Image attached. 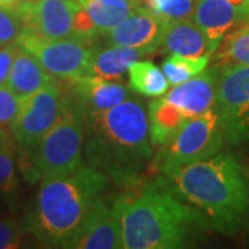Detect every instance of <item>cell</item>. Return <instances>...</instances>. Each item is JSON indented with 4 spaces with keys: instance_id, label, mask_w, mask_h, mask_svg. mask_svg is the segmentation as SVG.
<instances>
[{
    "instance_id": "cell-1",
    "label": "cell",
    "mask_w": 249,
    "mask_h": 249,
    "mask_svg": "<svg viewBox=\"0 0 249 249\" xmlns=\"http://www.w3.org/2000/svg\"><path fill=\"white\" fill-rule=\"evenodd\" d=\"M160 173L170 191L202 214L212 231L234 235L249 229V163L237 155L219 151Z\"/></svg>"
},
{
    "instance_id": "cell-2",
    "label": "cell",
    "mask_w": 249,
    "mask_h": 249,
    "mask_svg": "<svg viewBox=\"0 0 249 249\" xmlns=\"http://www.w3.org/2000/svg\"><path fill=\"white\" fill-rule=\"evenodd\" d=\"M116 204L124 249L188 248L212 231L204 216L178 199L160 178L116 196Z\"/></svg>"
},
{
    "instance_id": "cell-3",
    "label": "cell",
    "mask_w": 249,
    "mask_h": 249,
    "mask_svg": "<svg viewBox=\"0 0 249 249\" xmlns=\"http://www.w3.org/2000/svg\"><path fill=\"white\" fill-rule=\"evenodd\" d=\"M154 144L142 98L129 97L107 111L85 116L83 157L119 183H133L150 163Z\"/></svg>"
},
{
    "instance_id": "cell-4",
    "label": "cell",
    "mask_w": 249,
    "mask_h": 249,
    "mask_svg": "<svg viewBox=\"0 0 249 249\" xmlns=\"http://www.w3.org/2000/svg\"><path fill=\"white\" fill-rule=\"evenodd\" d=\"M109 186L104 172L91 166L65 178L40 181L28 230L40 244L52 248H70L86 213Z\"/></svg>"
},
{
    "instance_id": "cell-5",
    "label": "cell",
    "mask_w": 249,
    "mask_h": 249,
    "mask_svg": "<svg viewBox=\"0 0 249 249\" xmlns=\"http://www.w3.org/2000/svg\"><path fill=\"white\" fill-rule=\"evenodd\" d=\"M85 118L70 107L50 130L34 144L31 158L40 181L65 178L82 166Z\"/></svg>"
},
{
    "instance_id": "cell-6",
    "label": "cell",
    "mask_w": 249,
    "mask_h": 249,
    "mask_svg": "<svg viewBox=\"0 0 249 249\" xmlns=\"http://www.w3.org/2000/svg\"><path fill=\"white\" fill-rule=\"evenodd\" d=\"M226 142L219 112L214 107L188 119L169 142L160 145L154 166L160 172L186 166L222 151Z\"/></svg>"
},
{
    "instance_id": "cell-7",
    "label": "cell",
    "mask_w": 249,
    "mask_h": 249,
    "mask_svg": "<svg viewBox=\"0 0 249 249\" xmlns=\"http://www.w3.org/2000/svg\"><path fill=\"white\" fill-rule=\"evenodd\" d=\"M16 45L29 53L58 80H75L88 76L93 47L78 39H47L22 28Z\"/></svg>"
},
{
    "instance_id": "cell-8",
    "label": "cell",
    "mask_w": 249,
    "mask_h": 249,
    "mask_svg": "<svg viewBox=\"0 0 249 249\" xmlns=\"http://www.w3.org/2000/svg\"><path fill=\"white\" fill-rule=\"evenodd\" d=\"M57 80L19 100L17 116L9 127L13 140L19 145L36 144L70 107L68 93Z\"/></svg>"
},
{
    "instance_id": "cell-9",
    "label": "cell",
    "mask_w": 249,
    "mask_h": 249,
    "mask_svg": "<svg viewBox=\"0 0 249 249\" xmlns=\"http://www.w3.org/2000/svg\"><path fill=\"white\" fill-rule=\"evenodd\" d=\"M214 108L226 142L249 144V65H220Z\"/></svg>"
},
{
    "instance_id": "cell-10",
    "label": "cell",
    "mask_w": 249,
    "mask_h": 249,
    "mask_svg": "<svg viewBox=\"0 0 249 249\" xmlns=\"http://www.w3.org/2000/svg\"><path fill=\"white\" fill-rule=\"evenodd\" d=\"M78 0H29L18 14L24 27L47 39H78L75 21Z\"/></svg>"
},
{
    "instance_id": "cell-11",
    "label": "cell",
    "mask_w": 249,
    "mask_h": 249,
    "mask_svg": "<svg viewBox=\"0 0 249 249\" xmlns=\"http://www.w3.org/2000/svg\"><path fill=\"white\" fill-rule=\"evenodd\" d=\"M70 248L124 249L116 198L107 201L103 196H98L85 216Z\"/></svg>"
},
{
    "instance_id": "cell-12",
    "label": "cell",
    "mask_w": 249,
    "mask_h": 249,
    "mask_svg": "<svg viewBox=\"0 0 249 249\" xmlns=\"http://www.w3.org/2000/svg\"><path fill=\"white\" fill-rule=\"evenodd\" d=\"M67 93L71 107L83 118L107 111L130 97V91L124 85L96 76H82L70 80Z\"/></svg>"
},
{
    "instance_id": "cell-13",
    "label": "cell",
    "mask_w": 249,
    "mask_h": 249,
    "mask_svg": "<svg viewBox=\"0 0 249 249\" xmlns=\"http://www.w3.org/2000/svg\"><path fill=\"white\" fill-rule=\"evenodd\" d=\"M219 80V68H205L198 75L175 85L163 98L169 101L187 121L214 107Z\"/></svg>"
},
{
    "instance_id": "cell-14",
    "label": "cell",
    "mask_w": 249,
    "mask_h": 249,
    "mask_svg": "<svg viewBox=\"0 0 249 249\" xmlns=\"http://www.w3.org/2000/svg\"><path fill=\"white\" fill-rule=\"evenodd\" d=\"M249 18V0H198L191 19L217 49L229 31Z\"/></svg>"
},
{
    "instance_id": "cell-15",
    "label": "cell",
    "mask_w": 249,
    "mask_h": 249,
    "mask_svg": "<svg viewBox=\"0 0 249 249\" xmlns=\"http://www.w3.org/2000/svg\"><path fill=\"white\" fill-rule=\"evenodd\" d=\"M165 24L166 22L152 14L151 11L136 7L119 24L107 31L104 37L109 45L151 47L158 50Z\"/></svg>"
},
{
    "instance_id": "cell-16",
    "label": "cell",
    "mask_w": 249,
    "mask_h": 249,
    "mask_svg": "<svg viewBox=\"0 0 249 249\" xmlns=\"http://www.w3.org/2000/svg\"><path fill=\"white\" fill-rule=\"evenodd\" d=\"M158 49L168 54L188 57L211 55L216 52L213 43L191 18L166 22Z\"/></svg>"
},
{
    "instance_id": "cell-17",
    "label": "cell",
    "mask_w": 249,
    "mask_h": 249,
    "mask_svg": "<svg viewBox=\"0 0 249 249\" xmlns=\"http://www.w3.org/2000/svg\"><path fill=\"white\" fill-rule=\"evenodd\" d=\"M155 52L157 50L151 47H129L122 45L93 49L88 67V76L107 80L122 79L133 62Z\"/></svg>"
},
{
    "instance_id": "cell-18",
    "label": "cell",
    "mask_w": 249,
    "mask_h": 249,
    "mask_svg": "<svg viewBox=\"0 0 249 249\" xmlns=\"http://www.w3.org/2000/svg\"><path fill=\"white\" fill-rule=\"evenodd\" d=\"M54 79L55 78L46 71L36 58L17 46L6 86L19 100L42 89L45 85Z\"/></svg>"
},
{
    "instance_id": "cell-19",
    "label": "cell",
    "mask_w": 249,
    "mask_h": 249,
    "mask_svg": "<svg viewBox=\"0 0 249 249\" xmlns=\"http://www.w3.org/2000/svg\"><path fill=\"white\" fill-rule=\"evenodd\" d=\"M147 115L152 144L158 147L169 142L184 122H187L186 118L162 96L154 97L148 103Z\"/></svg>"
},
{
    "instance_id": "cell-20",
    "label": "cell",
    "mask_w": 249,
    "mask_h": 249,
    "mask_svg": "<svg viewBox=\"0 0 249 249\" xmlns=\"http://www.w3.org/2000/svg\"><path fill=\"white\" fill-rule=\"evenodd\" d=\"M88 13L98 35H104L126 18L137 6L132 0H78Z\"/></svg>"
},
{
    "instance_id": "cell-21",
    "label": "cell",
    "mask_w": 249,
    "mask_h": 249,
    "mask_svg": "<svg viewBox=\"0 0 249 249\" xmlns=\"http://www.w3.org/2000/svg\"><path fill=\"white\" fill-rule=\"evenodd\" d=\"M129 88L145 97H160L170 89L163 71L151 61H136L129 68Z\"/></svg>"
},
{
    "instance_id": "cell-22",
    "label": "cell",
    "mask_w": 249,
    "mask_h": 249,
    "mask_svg": "<svg viewBox=\"0 0 249 249\" xmlns=\"http://www.w3.org/2000/svg\"><path fill=\"white\" fill-rule=\"evenodd\" d=\"M216 50L220 65H249V24H238L231 34H226Z\"/></svg>"
},
{
    "instance_id": "cell-23",
    "label": "cell",
    "mask_w": 249,
    "mask_h": 249,
    "mask_svg": "<svg viewBox=\"0 0 249 249\" xmlns=\"http://www.w3.org/2000/svg\"><path fill=\"white\" fill-rule=\"evenodd\" d=\"M208 64L209 55L188 57L180 54H169V57L162 64V71L170 85L175 86L204 71Z\"/></svg>"
},
{
    "instance_id": "cell-24",
    "label": "cell",
    "mask_w": 249,
    "mask_h": 249,
    "mask_svg": "<svg viewBox=\"0 0 249 249\" xmlns=\"http://www.w3.org/2000/svg\"><path fill=\"white\" fill-rule=\"evenodd\" d=\"M137 7L151 11L163 22L190 19L198 0H133Z\"/></svg>"
},
{
    "instance_id": "cell-25",
    "label": "cell",
    "mask_w": 249,
    "mask_h": 249,
    "mask_svg": "<svg viewBox=\"0 0 249 249\" xmlns=\"http://www.w3.org/2000/svg\"><path fill=\"white\" fill-rule=\"evenodd\" d=\"M18 187L16 160L6 132L0 129V196L10 205L16 196Z\"/></svg>"
},
{
    "instance_id": "cell-26",
    "label": "cell",
    "mask_w": 249,
    "mask_h": 249,
    "mask_svg": "<svg viewBox=\"0 0 249 249\" xmlns=\"http://www.w3.org/2000/svg\"><path fill=\"white\" fill-rule=\"evenodd\" d=\"M22 28L24 22L17 11L0 7V47L16 45Z\"/></svg>"
},
{
    "instance_id": "cell-27",
    "label": "cell",
    "mask_w": 249,
    "mask_h": 249,
    "mask_svg": "<svg viewBox=\"0 0 249 249\" xmlns=\"http://www.w3.org/2000/svg\"><path fill=\"white\" fill-rule=\"evenodd\" d=\"M24 231L17 219L13 216L0 217V249L18 248L22 241Z\"/></svg>"
},
{
    "instance_id": "cell-28",
    "label": "cell",
    "mask_w": 249,
    "mask_h": 249,
    "mask_svg": "<svg viewBox=\"0 0 249 249\" xmlns=\"http://www.w3.org/2000/svg\"><path fill=\"white\" fill-rule=\"evenodd\" d=\"M19 108V98L6 86H0V129L6 130L16 119Z\"/></svg>"
},
{
    "instance_id": "cell-29",
    "label": "cell",
    "mask_w": 249,
    "mask_h": 249,
    "mask_svg": "<svg viewBox=\"0 0 249 249\" xmlns=\"http://www.w3.org/2000/svg\"><path fill=\"white\" fill-rule=\"evenodd\" d=\"M16 52H17V45L0 47V86L6 85V82H7Z\"/></svg>"
},
{
    "instance_id": "cell-30",
    "label": "cell",
    "mask_w": 249,
    "mask_h": 249,
    "mask_svg": "<svg viewBox=\"0 0 249 249\" xmlns=\"http://www.w3.org/2000/svg\"><path fill=\"white\" fill-rule=\"evenodd\" d=\"M29 0H0V7L7 10H13V11H19Z\"/></svg>"
},
{
    "instance_id": "cell-31",
    "label": "cell",
    "mask_w": 249,
    "mask_h": 249,
    "mask_svg": "<svg viewBox=\"0 0 249 249\" xmlns=\"http://www.w3.org/2000/svg\"><path fill=\"white\" fill-rule=\"evenodd\" d=\"M9 205V202H7L3 196H0V217L4 216V213H6V208H7Z\"/></svg>"
},
{
    "instance_id": "cell-32",
    "label": "cell",
    "mask_w": 249,
    "mask_h": 249,
    "mask_svg": "<svg viewBox=\"0 0 249 249\" xmlns=\"http://www.w3.org/2000/svg\"><path fill=\"white\" fill-rule=\"evenodd\" d=\"M132 1H133V0H132ZM133 3H134V1H133Z\"/></svg>"
}]
</instances>
